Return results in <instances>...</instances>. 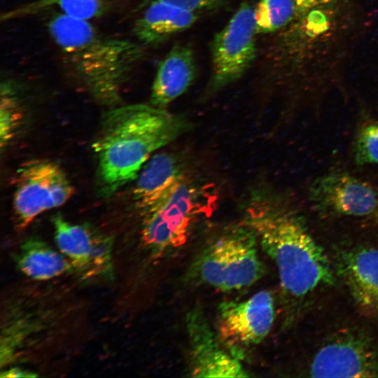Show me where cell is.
<instances>
[{
	"label": "cell",
	"mask_w": 378,
	"mask_h": 378,
	"mask_svg": "<svg viewBox=\"0 0 378 378\" xmlns=\"http://www.w3.org/2000/svg\"><path fill=\"white\" fill-rule=\"evenodd\" d=\"M189 127L184 117L151 104L114 106L108 111L92 144L102 192L111 195L136 179L152 154Z\"/></svg>",
	"instance_id": "obj_1"
},
{
	"label": "cell",
	"mask_w": 378,
	"mask_h": 378,
	"mask_svg": "<svg viewBox=\"0 0 378 378\" xmlns=\"http://www.w3.org/2000/svg\"><path fill=\"white\" fill-rule=\"evenodd\" d=\"M48 31L63 59L90 94L99 104L115 106L123 85L144 55L131 41L108 36L90 21L55 13Z\"/></svg>",
	"instance_id": "obj_2"
},
{
	"label": "cell",
	"mask_w": 378,
	"mask_h": 378,
	"mask_svg": "<svg viewBox=\"0 0 378 378\" xmlns=\"http://www.w3.org/2000/svg\"><path fill=\"white\" fill-rule=\"evenodd\" d=\"M243 223L275 263L288 299L301 302L333 283L326 255L294 216L258 197L246 208Z\"/></svg>",
	"instance_id": "obj_3"
},
{
	"label": "cell",
	"mask_w": 378,
	"mask_h": 378,
	"mask_svg": "<svg viewBox=\"0 0 378 378\" xmlns=\"http://www.w3.org/2000/svg\"><path fill=\"white\" fill-rule=\"evenodd\" d=\"M255 233L244 223L210 241L197 258L192 272L202 284L221 291L251 286L263 275Z\"/></svg>",
	"instance_id": "obj_4"
},
{
	"label": "cell",
	"mask_w": 378,
	"mask_h": 378,
	"mask_svg": "<svg viewBox=\"0 0 378 378\" xmlns=\"http://www.w3.org/2000/svg\"><path fill=\"white\" fill-rule=\"evenodd\" d=\"M13 207L20 228L27 226L44 211L66 203L74 187L62 169L46 160H32L16 172Z\"/></svg>",
	"instance_id": "obj_5"
},
{
	"label": "cell",
	"mask_w": 378,
	"mask_h": 378,
	"mask_svg": "<svg viewBox=\"0 0 378 378\" xmlns=\"http://www.w3.org/2000/svg\"><path fill=\"white\" fill-rule=\"evenodd\" d=\"M142 216V240L154 257L161 256L186 241L196 216V190L184 178Z\"/></svg>",
	"instance_id": "obj_6"
},
{
	"label": "cell",
	"mask_w": 378,
	"mask_h": 378,
	"mask_svg": "<svg viewBox=\"0 0 378 378\" xmlns=\"http://www.w3.org/2000/svg\"><path fill=\"white\" fill-rule=\"evenodd\" d=\"M308 372L314 377H378V344L359 330L337 332L312 356Z\"/></svg>",
	"instance_id": "obj_7"
},
{
	"label": "cell",
	"mask_w": 378,
	"mask_h": 378,
	"mask_svg": "<svg viewBox=\"0 0 378 378\" xmlns=\"http://www.w3.org/2000/svg\"><path fill=\"white\" fill-rule=\"evenodd\" d=\"M256 34L254 8L244 3L214 38L212 87L218 89L230 84L249 68L256 54Z\"/></svg>",
	"instance_id": "obj_8"
},
{
	"label": "cell",
	"mask_w": 378,
	"mask_h": 378,
	"mask_svg": "<svg viewBox=\"0 0 378 378\" xmlns=\"http://www.w3.org/2000/svg\"><path fill=\"white\" fill-rule=\"evenodd\" d=\"M274 318L273 296L261 290L245 300L223 302L218 307L217 334L228 349L240 356L241 348L266 337Z\"/></svg>",
	"instance_id": "obj_9"
},
{
	"label": "cell",
	"mask_w": 378,
	"mask_h": 378,
	"mask_svg": "<svg viewBox=\"0 0 378 378\" xmlns=\"http://www.w3.org/2000/svg\"><path fill=\"white\" fill-rule=\"evenodd\" d=\"M60 252L84 279L111 276L113 238L85 224H72L61 215L52 219Z\"/></svg>",
	"instance_id": "obj_10"
},
{
	"label": "cell",
	"mask_w": 378,
	"mask_h": 378,
	"mask_svg": "<svg viewBox=\"0 0 378 378\" xmlns=\"http://www.w3.org/2000/svg\"><path fill=\"white\" fill-rule=\"evenodd\" d=\"M309 197L318 211L336 216H363L374 213L378 205L377 194L370 183L343 172L315 179Z\"/></svg>",
	"instance_id": "obj_11"
},
{
	"label": "cell",
	"mask_w": 378,
	"mask_h": 378,
	"mask_svg": "<svg viewBox=\"0 0 378 378\" xmlns=\"http://www.w3.org/2000/svg\"><path fill=\"white\" fill-rule=\"evenodd\" d=\"M190 349L191 372L197 377H246L241 357L228 349L214 332L202 311L195 309L186 317Z\"/></svg>",
	"instance_id": "obj_12"
},
{
	"label": "cell",
	"mask_w": 378,
	"mask_h": 378,
	"mask_svg": "<svg viewBox=\"0 0 378 378\" xmlns=\"http://www.w3.org/2000/svg\"><path fill=\"white\" fill-rule=\"evenodd\" d=\"M340 271L357 305L378 314V248L362 246L345 252Z\"/></svg>",
	"instance_id": "obj_13"
},
{
	"label": "cell",
	"mask_w": 378,
	"mask_h": 378,
	"mask_svg": "<svg viewBox=\"0 0 378 378\" xmlns=\"http://www.w3.org/2000/svg\"><path fill=\"white\" fill-rule=\"evenodd\" d=\"M196 66L192 49L185 44L172 48L160 64L150 94V104L166 108L194 80Z\"/></svg>",
	"instance_id": "obj_14"
},
{
	"label": "cell",
	"mask_w": 378,
	"mask_h": 378,
	"mask_svg": "<svg viewBox=\"0 0 378 378\" xmlns=\"http://www.w3.org/2000/svg\"><path fill=\"white\" fill-rule=\"evenodd\" d=\"M184 176L174 155L160 152L153 155L141 169L132 192L141 214L164 199Z\"/></svg>",
	"instance_id": "obj_15"
},
{
	"label": "cell",
	"mask_w": 378,
	"mask_h": 378,
	"mask_svg": "<svg viewBox=\"0 0 378 378\" xmlns=\"http://www.w3.org/2000/svg\"><path fill=\"white\" fill-rule=\"evenodd\" d=\"M142 14L136 20L133 32L146 46H155L173 35L190 27L197 20V13L158 0L148 1Z\"/></svg>",
	"instance_id": "obj_16"
},
{
	"label": "cell",
	"mask_w": 378,
	"mask_h": 378,
	"mask_svg": "<svg viewBox=\"0 0 378 378\" xmlns=\"http://www.w3.org/2000/svg\"><path fill=\"white\" fill-rule=\"evenodd\" d=\"M119 0H33L1 14L8 21L54 11L70 18L91 21L108 13Z\"/></svg>",
	"instance_id": "obj_17"
},
{
	"label": "cell",
	"mask_w": 378,
	"mask_h": 378,
	"mask_svg": "<svg viewBox=\"0 0 378 378\" xmlns=\"http://www.w3.org/2000/svg\"><path fill=\"white\" fill-rule=\"evenodd\" d=\"M15 262L24 274L35 280H47L74 270L64 254L35 237L23 241Z\"/></svg>",
	"instance_id": "obj_18"
},
{
	"label": "cell",
	"mask_w": 378,
	"mask_h": 378,
	"mask_svg": "<svg viewBox=\"0 0 378 378\" xmlns=\"http://www.w3.org/2000/svg\"><path fill=\"white\" fill-rule=\"evenodd\" d=\"M296 11L295 0H259L254 7L257 33H270L286 25Z\"/></svg>",
	"instance_id": "obj_19"
},
{
	"label": "cell",
	"mask_w": 378,
	"mask_h": 378,
	"mask_svg": "<svg viewBox=\"0 0 378 378\" xmlns=\"http://www.w3.org/2000/svg\"><path fill=\"white\" fill-rule=\"evenodd\" d=\"M0 100V144L3 149L14 138L23 114L15 91L8 82L1 85Z\"/></svg>",
	"instance_id": "obj_20"
},
{
	"label": "cell",
	"mask_w": 378,
	"mask_h": 378,
	"mask_svg": "<svg viewBox=\"0 0 378 378\" xmlns=\"http://www.w3.org/2000/svg\"><path fill=\"white\" fill-rule=\"evenodd\" d=\"M354 153L359 165L378 164V121L360 126L356 135Z\"/></svg>",
	"instance_id": "obj_21"
},
{
	"label": "cell",
	"mask_w": 378,
	"mask_h": 378,
	"mask_svg": "<svg viewBox=\"0 0 378 378\" xmlns=\"http://www.w3.org/2000/svg\"><path fill=\"white\" fill-rule=\"evenodd\" d=\"M148 1L151 0H147ZM170 3L177 6L198 12L200 10H209L218 6L224 0H158Z\"/></svg>",
	"instance_id": "obj_22"
},
{
	"label": "cell",
	"mask_w": 378,
	"mask_h": 378,
	"mask_svg": "<svg viewBox=\"0 0 378 378\" xmlns=\"http://www.w3.org/2000/svg\"><path fill=\"white\" fill-rule=\"evenodd\" d=\"M337 0H295L297 8L301 11H308L314 8H324L336 3Z\"/></svg>",
	"instance_id": "obj_23"
},
{
	"label": "cell",
	"mask_w": 378,
	"mask_h": 378,
	"mask_svg": "<svg viewBox=\"0 0 378 378\" xmlns=\"http://www.w3.org/2000/svg\"><path fill=\"white\" fill-rule=\"evenodd\" d=\"M37 377L34 372L18 368H10L1 372V377L18 378V377Z\"/></svg>",
	"instance_id": "obj_24"
},
{
	"label": "cell",
	"mask_w": 378,
	"mask_h": 378,
	"mask_svg": "<svg viewBox=\"0 0 378 378\" xmlns=\"http://www.w3.org/2000/svg\"><path fill=\"white\" fill-rule=\"evenodd\" d=\"M375 221L378 223V205L374 212Z\"/></svg>",
	"instance_id": "obj_25"
}]
</instances>
